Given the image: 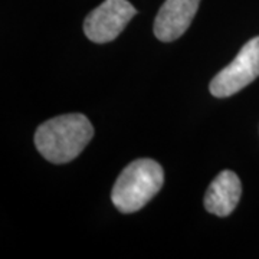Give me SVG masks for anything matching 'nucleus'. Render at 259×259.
Returning <instances> with one entry per match:
<instances>
[{
  "label": "nucleus",
  "mask_w": 259,
  "mask_h": 259,
  "mask_svg": "<svg viewBox=\"0 0 259 259\" xmlns=\"http://www.w3.org/2000/svg\"><path fill=\"white\" fill-rule=\"evenodd\" d=\"M94 136V127L82 114H65L40 124L35 134L37 151L55 164L74 160Z\"/></svg>",
  "instance_id": "f257e3e1"
},
{
  "label": "nucleus",
  "mask_w": 259,
  "mask_h": 259,
  "mask_svg": "<svg viewBox=\"0 0 259 259\" xmlns=\"http://www.w3.org/2000/svg\"><path fill=\"white\" fill-rule=\"evenodd\" d=\"M164 171L157 161L139 158L125 167L112 187L111 200L121 213L140 210L158 193Z\"/></svg>",
  "instance_id": "f03ea898"
},
{
  "label": "nucleus",
  "mask_w": 259,
  "mask_h": 259,
  "mask_svg": "<svg viewBox=\"0 0 259 259\" xmlns=\"http://www.w3.org/2000/svg\"><path fill=\"white\" fill-rule=\"evenodd\" d=\"M259 76V36L246 42L236 58L210 82V93L218 98L239 93Z\"/></svg>",
  "instance_id": "7ed1b4c3"
},
{
  "label": "nucleus",
  "mask_w": 259,
  "mask_h": 259,
  "mask_svg": "<svg viewBox=\"0 0 259 259\" xmlns=\"http://www.w3.org/2000/svg\"><path fill=\"white\" fill-rule=\"evenodd\" d=\"M137 13L127 0H105L85 18L83 32L95 44L111 42Z\"/></svg>",
  "instance_id": "20e7f679"
},
{
  "label": "nucleus",
  "mask_w": 259,
  "mask_h": 259,
  "mask_svg": "<svg viewBox=\"0 0 259 259\" xmlns=\"http://www.w3.org/2000/svg\"><path fill=\"white\" fill-rule=\"evenodd\" d=\"M200 0H166L154 20V35L161 42L176 40L189 29Z\"/></svg>",
  "instance_id": "39448f33"
},
{
  "label": "nucleus",
  "mask_w": 259,
  "mask_h": 259,
  "mask_svg": "<svg viewBox=\"0 0 259 259\" xmlns=\"http://www.w3.org/2000/svg\"><path fill=\"white\" fill-rule=\"evenodd\" d=\"M241 193L239 177L231 170H223L209 186L204 196V207L207 212L219 218L229 216L239 203Z\"/></svg>",
  "instance_id": "423d86ee"
}]
</instances>
